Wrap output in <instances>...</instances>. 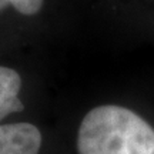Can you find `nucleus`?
I'll list each match as a JSON object with an SVG mask.
<instances>
[{"label":"nucleus","mask_w":154,"mask_h":154,"mask_svg":"<svg viewBox=\"0 0 154 154\" xmlns=\"http://www.w3.org/2000/svg\"><path fill=\"white\" fill-rule=\"evenodd\" d=\"M43 2L44 0H0V10L11 6L24 16H32L42 9Z\"/></svg>","instance_id":"4"},{"label":"nucleus","mask_w":154,"mask_h":154,"mask_svg":"<svg viewBox=\"0 0 154 154\" xmlns=\"http://www.w3.org/2000/svg\"><path fill=\"white\" fill-rule=\"evenodd\" d=\"M79 154H154V128L120 106L94 107L77 133Z\"/></svg>","instance_id":"1"},{"label":"nucleus","mask_w":154,"mask_h":154,"mask_svg":"<svg viewBox=\"0 0 154 154\" xmlns=\"http://www.w3.org/2000/svg\"><path fill=\"white\" fill-rule=\"evenodd\" d=\"M22 90L20 74L9 67L0 66V120L23 110L19 94Z\"/></svg>","instance_id":"3"},{"label":"nucleus","mask_w":154,"mask_h":154,"mask_svg":"<svg viewBox=\"0 0 154 154\" xmlns=\"http://www.w3.org/2000/svg\"><path fill=\"white\" fill-rule=\"evenodd\" d=\"M42 134L30 123L0 126V154H38Z\"/></svg>","instance_id":"2"}]
</instances>
